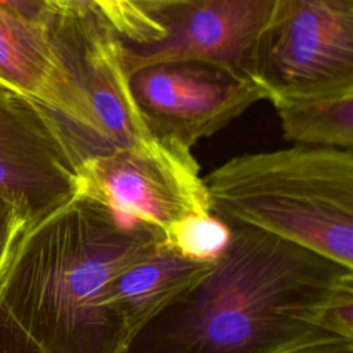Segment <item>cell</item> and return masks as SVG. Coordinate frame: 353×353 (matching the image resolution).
I'll return each instance as SVG.
<instances>
[{"instance_id":"2","label":"cell","mask_w":353,"mask_h":353,"mask_svg":"<svg viewBox=\"0 0 353 353\" xmlns=\"http://www.w3.org/2000/svg\"><path fill=\"white\" fill-rule=\"evenodd\" d=\"M163 241L153 228L77 193L21 236L0 276V306L47 353H121L130 331L105 291Z\"/></svg>"},{"instance_id":"3","label":"cell","mask_w":353,"mask_h":353,"mask_svg":"<svg viewBox=\"0 0 353 353\" xmlns=\"http://www.w3.org/2000/svg\"><path fill=\"white\" fill-rule=\"evenodd\" d=\"M211 212L353 268V153L291 148L229 159L204 176Z\"/></svg>"},{"instance_id":"6","label":"cell","mask_w":353,"mask_h":353,"mask_svg":"<svg viewBox=\"0 0 353 353\" xmlns=\"http://www.w3.org/2000/svg\"><path fill=\"white\" fill-rule=\"evenodd\" d=\"M85 154L57 114L0 88V197L15 208L25 232L79 193Z\"/></svg>"},{"instance_id":"7","label":"cell","mask_w":353,"mask_h":353,"mask_svg":"<svg viewBox=\"0 0 353 353\" xmlns=\"http://www.w3.org/2000/svg\"><path fill=\"white\" fill-rule=\"evenodd\" d=\"M255 81L265 99L353 85V0H279Z\"/></svg>"},{"instance_id":"1","label":"cell","mask_w":353,"mask_h":353,"mask_svg":"<svg viewBox=\"0 0 353 353\" xmlns=\"http://www.w3.org/2000/svg\"><path fill=\"white\" fill-rule=\"evenodd\" d=\"M211 268L128 338L121 353H290L342 338L323 314L353 268L244 226Z\"/></svg>"},{"instance_id":"16","label":"cell","mask_w":353,"mask_h":353,"mask_svg":"<svg viewBox=\"0 0 353 353\" xmlns=\"http://www.w3.org/2000/svg\"><path fill=\"white\" fill-rule=\"evenodd\" d=\"M23 233L25 226L18 212L8 201L0 197V276Z\"/></svg>"},{"instance_id":"5","label":"cell","mask_w":353,"mask_h":353,"mask_svg":"<svg viewBox=\"0 0 353 353\" xmlns=\"http://www.w3.org/2000/svg\"><path fill=\"white\" fill-rule=\"evenodd\" d=\"M277 4L279 0H174L150 12L165 30L163 39L143 44L120 39L124 68L131 77L153 65L193 62L255 81Z\"/></svg>"},{"instance_id":"9","label":"cell","mask_w":353,"mask_h":353,"mask_svg":"<svg viewBox=\"0 0 353 353\" xmlns=\"http://www.w3.org/2000/svg\"><path fill=\"white\" fill-rule=\"evenodd\" d=\"M52 23L25 19L0 6V88L47 108L84 146L92 143L102 150L91 105Z\"/></svg>"},{"instance_id":"15","label":"cell","mask_w":353,"mask_h":353,"mask_svg":"<svg viewBox=\"0 0 353 353\" xmlns=\"http://www.w3.org/2000/svg\"><path fill=\"white\" fill-rule=\"evenodd\" d=\"M0 353H47L0 306Z\"/></svg>"},{"instance_id":"11","label":"cell","mask_w":353,"mask_h":353,"mask_svg":"<svg viewBox=\"0 0 353 353\" xmlns=\"http://www.w3.org/2000/svg\"><path fill=\"white\" fill-rule=\"evenodd\" d=\"M211 265L212 259L190 258L163 241L112 279L105 291L106 305L124 321L131 335Z\"/></svg>"},{"instance_id":"14","label":"cell","mask_w":353,"mask_h":353,"mask_svg":"<svg viewBox=\"0 0 353 353\" xmlns=\"http://www.w3.org/2000/svg\"><path fill=\"white\" fill-rule=\"evenodd\" d=\"M323 327L336 336L353 339V284L341 290L325 309Z\"/></svg>"},{"instance_id":"13","label":"cell","mask_w":353,"mask_h":353,"mask_svg":"<svg viewBox=\"0 0 353 353\" xmlns=\"http://www.w3.org/2000/svg\"><path fill=\"white\" fill-rule=\"evenodd\" d=\"M229 237L230 226L212 212H208L186 218L164 241L183 255L210 261L223 250Z\"/></svg>"},{"instance_id":"18","label":"cell","mask_w":353,"mask_h":353,"mask_svg":"<svg viewBox=\"0 0 353 353\" xmlns=\"http://www.w3.org/2000/svg\"><path fill=\"white\" fill-rule=\"evenodd\" d=\"M290 353H353V339L332 338L295 349Z\"/></svg>"},{"instance_id":"17","label":"cell","mask_w":353,"mask_h":353,"mask_svg":"<svg viewBox=\"0 0 353 353\" xmlns=\"http://www.w3.org/2000/svg\"><path fill=\"white\" fill-rule=\"evenodd\" d=\"M0 6L25 19L44 25H51L59 15L48 0H0Z\"/></svg>"},{"instance_id":"10","label":"cell","mask_w":353,"mask_h":353,"mask_svg":"<svg viewBox=\"0 0 353 353\" xmlns=\"http://www.w3.org/2000/svg\"><path fill=\"white\" fill-rule=\"evenodd\" d=\"M52 32L85 91L105 149L154 138L131 90L120 37L95 12L58 15Z\"/></svg>"},{"instance_id":"8","label":"cell","mask_w":353,"mask_h":353,"mask_svg":"<svg viewBox=\"0 0 353 353\" xmlns=\"http://www.w3.org/2000/svg\"><path fill=\"white\" fill-rule=\"evenodd\" d=\"M131 90L150 132L189 150L265 99L255 81L193 62L141 69L131 76Z\"/></svg>"},{"instance_id":"12","label":"cell","mask_w":353,"mask_h":353,"mask_svg":"<svg viewBox=\"0 0 353 353\" xmlns=\"http://www.w3.org/2000/svg\"><path fill=\"white\" fill-rule=\"evenodd\" d=\"M284 138L294 145L353 148V85L312 92L272 94L268 99Z\"/></svg>"},{"instance_id":"4","label":"cell","mask_w":353,"mask_h":353,"mask_svg":"<svg viewBox=\"0 0 353 353\" xmlns=\"http://www.w3.org/2000/svg\"><path fill=\"white\" fill-rule=\"evenodd\" d=\"M79 193L153 228L164 240L186 218L211 212L192 150L156 137L85 154L79 165Z\"/></svg>"},{"instance_id":"19","label":"cell","mask_w":353,"mask_h":353,"mask_svg":"<svg viewBox=\"0 0 353 353\" xmlns=\"http://www.w3.org/2000/svg\"><path fill=\"white\" fill-rule=\"evenodd\" d=\"M171 1H174V0H146V1L143 3V6H142V10L146 11L148 14H150V12L154 11L156 8L163 7V6H165V4L171 3Z\"/></svg>"}]
</instances>
